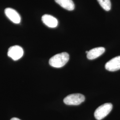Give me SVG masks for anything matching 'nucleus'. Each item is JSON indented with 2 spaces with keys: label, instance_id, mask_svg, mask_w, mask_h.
<instances>
[{
  "label": "nucleus",
  "instance_id": "f257e3e1",
  "mask_svg": "<svg viewBox=\"0 0 120 120\" xmlns=\"http://www.w3.org/2000/svg\"><path fill=\"white\" fill-rule=\"evenodd\" d=\"M69 58V56L68 53L61 52L52 56L49 60V64L53 67L61 68L68 62Z\"/></svg>",
  "mask_w": 120,
  "mask_h": 120
},
{
  "label": "nucleus",
  "instance_id": "f03ea898",
  "mask_svg": "<svg viewBox=\"0 0 120 120\" xmlns=\"http://www.w3.org/2000/svg\"><path fill=\"white\" fill-rule=\"evenodd\" d=\"M112 105L111 103L104 104L99 106L94 112L95 118L98 120H102L111 111Z\"/></svg>",
  "mask_w": 120,
  "mask_h": 120
},
{
  "label": "nucleus",
  "instance_id": "7ed1b4c3",
  "mask_svg": "<svg viewBox=\"0 0 120 120\" xmlns=\"http://www.w3.org/2000/svg\"><path fill=\"white\" fill-rule=\"evenodd\" d=\"M85 97L80 94H70L65 97L64 99V104L67 105H77L84 102Z\"/></svg>",
  "mask_w": 120,
  "mask_h": 120
},
{
  "label": "nucleus",
  "instance_id": "20e7f679",
  "mask_svg": "<svg viewBox=\"0 0 120 120\" xmlns=\"http://www.w3.org/2000/svg\"><path fill=\"white\" fill-rule=\"evenodd\" d=\"M24 54L23 49L20 46L14 45L9 48L8 51V56L13 60H17L22 58Z\"/></svg>",
  "mask_w": 120,
  "mask_h": 120
},
{
  "label": "nucleus",
  "instance_id": "39448f33",
  "mask_svg": "<svg viewBox=\"0 0 120 120\" xmlns=\"http://www.w3.org/2000/svg\"><path fill=\"white\" fill-rule=\"evenodd\" d=\"M105 68L106 70L111 72L120 69V56L115 57L109 61L105 65Z\"/></svg>",
  "mask_w": 120,
  "mask_h": 120
},
{
  "label": "nucleus",
  "instance_id": "423d86ee",
  "mask_svg": "<svg viewBox=\"0 0 120 120\" xmlns=\"http://www.w3.org/2000/svg\"><path fill=\"white\" fill-rule=\"evenodd\" d=\"M4 13L9 19L15 24L20 23L21 18L19 14L14 9L8 8L4 10Z\"/></svg>",
  "mask_w": 120,
  "mask_h": 120
},
{
  "label": "nucleus",
  "instance_id": "0eeeda50",
  "mask_svg": "<svg viewBox=\"0 0 120 120\" xmlns=\"http://www.w3.org/2000/svg\"><path fill=\"white\" fill-rule=\"evenodd\" d=\"M42 21L46 26L50 28H55L58 25L57 20L50 15H44L42 17Z\"/></svg>",
  "mask_w": 120,
  "mask_h": 120
},
{
  "label": "nucleus",
  "instance_id": "6e6552de",
  "mask_svg": "<svg viewBox=\"0 0 120 120\" xmlns=\"http://www.w3.org/2000/svg\"><path fill=\"white\" fill-rule=\"evenodd\" d=\"M105 52V49L102 47L95 48L90 50L87 54V58L89 60H94L101 56Z\"/></svg>",
  "mask_w": 120,
  "mask_h": 120
},
{
  "label": "nucleus",
  "instance_id": "1a4fd4ad",
  "mask_svg": "<svg viewBox=\"0 0 120 120\" xmlns=\"http://www.w3.org/2000/svg\"><path fill=\"white\" fill-rule=\"evenodd\" d=\"M61 7L67 10L72 11L75 8V5L72 0H55Z\"/></svg>",
  "mask_w": 120,
  "mask_h": 120
},
{
  "label": "nucleus",
  "instance_id": "9d476101",
  "mask_svg": "<svg viewBox=\"0 0 120 120\" xmlns=\"http://www.w3.org/2000/svg\"><path fill=\"white\" fill-rule=\"evenodd\" d=\"M101 7L105 11H109L111 8L110 0H97Z\"/></svg>",
  "mask_w": 120,
  "mask_h": 120
},
{
  "label": "nucleus",
  "instance_id": "9b49d317",
  "mask_svg": "<svg viewBox=\"0 0 120 120\" xmlns=\"http://www.w3.org/2000/svg\"><path fill=\"white\" fill-rule=\"evenodd\" d=\"M10 120H21L20 119H19V118H16V117H13Z\"/></svg>",
  "mask_w": 120,
  "mask_h": 120
}]
</instances>
